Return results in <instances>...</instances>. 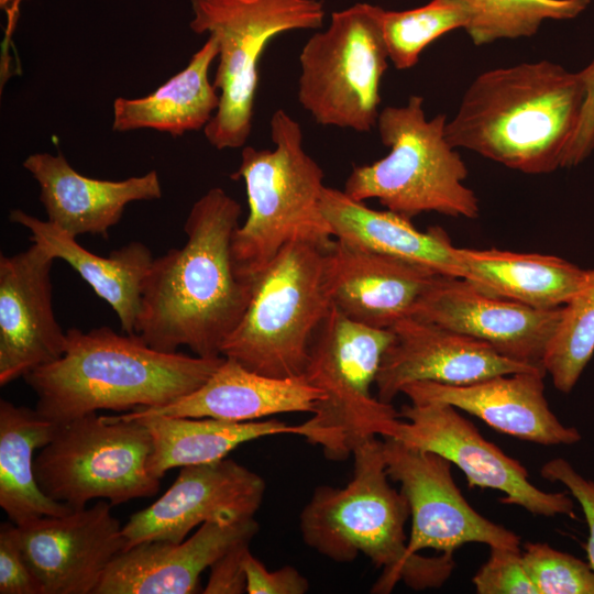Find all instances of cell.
Returning a JSON list of instances; mask_svg holds the SVG:
<instances>
[{
    "mask_svg": "<svg viewBox=\"0 0 594 594\" xmlns=\"http://www.w3.org/2000/svg\"><path fill=\"white\" fill-rule=\"evenodd\" d=\"M240 204L213 187L191 207L187 241L153 260L136 324L151 348L173 353L188 346L197 356H222L224 341L243 318L252 282L241 278L232 258Z\"/></svg>",
    "mask_w": 594,
    "mask_h": 594,
    "instance_id": "cell-1",
    "label": "cell"
},
{
    "mask_svg": "<svg viewBox=\"0 0 594 594\" xmlns=\"http://www.w3.org/2000/svg\"><path fill=\"white\" fill-rule=\"evenodd\" d=\"M585 84L550 61L480 74L464 92L446 139L525 174H548L563 162L576 132Z\"/></svg>",
    "mask_w": 594,
    "mask_h": 594,
    "instance_id": "cell-2",
    "label": "cell"
},
{
    "mask_svg": "<svg viewBox=\"0 0 594 594\" xmlns=\"http://www.w3.org/2000/svg\"><path fill=\"white\" fill-rule=\"evenodd\" d=\"M63 355L29 372L35 409L56 426L101 409L168 405L199 388L223 361L162 352L109 327L66 332Z\"/></svg>",
    "mask_w": 594,
    "mask_h": 594,
    "instance_id": "cell-3",
    "label": "cell"
},
{
    "mask_svg": "<svg viewBox=\"0 0 594 594\" xmlns=\"http://www.w3.org/2000/svg\"><path fill=\"white\" fill-rule=\"evenodd\" d=\"M351 481L341 488L318 486L300 514L304 542L330 560L367 557L383 570L372 593H389L398 582L416 591L438 588L454 569L453 554L407 553L405 495L388 482L383 440L371 437L352 452Z\"/></svg>",
    "mask_w": 594,
    "mask_h": 594,
    "instance_id": "cell-4",
    "label": "cell"
},
{
    "mask_svg": "<svg viewBox=\"0 0 594 594\" xmlns=\"http://www.w3.org/2000/svg\"><path fill=\"white\" fill-rule=\"evenodd\" d=\"M273 150L244 146L232 179H243L249 215L232 237L237 274L251 282L288 243L329 249L334 234L323 216V170L302 147L300 124L277 109L270 121Z\"/></svg>",
    "mask_w": 594,
    "mask_h": 594,
    "instance_id": "cell-5",
    "label": "cell"
},
{
    "mask_svg": "<svg viewBox=\"0 0 594 594\" xmlns=\"http://www.w3.org/2000/svg\"><path fill=\"white\" fill-rule=\"evenodd\" d=\"M393 338L391 328L358 322L333 305L316 329L304 376L323 396L299 428L327 459L342 461L367 438L393 437L398 411L371 394Z\"/></svg>",
    "mask_w": 594,
    "mask_h": 594,
    "instance_id": "cell-6",
    "label": "cell"
},
{
    "mask_svg": "<svg viewBox=\"0 0 594 594\" xmlns=\"http://www.w3.org/2000/svg\"><path fill=\"white\" fill-rule=\"evenodd\" d=\"M447 119L428 120L424 98L410 96L402 107H385L376 125L388 154L354 166L343 191L354 200L377 199L387 210L411 219L435 211L475 219V193L464 185L468 168L446 139Z\"/></svg>",
    "mask_w": 594,
    "mask_h": 594,
    "instance_id": "cell-7",
    "label": "cell"
},
{
    "mask_svg": "<svg viewBox=\"0 0 594 594\" xmlns=\"http://www.w3.org/2000/svg\"><path fill=\"white\" fill-rule=\"evenodd\" d=\"M327 250L290 242L252 278L250 304L222 356L272 377L304 375L311 338L332 305Z\"/></svg>",
    "mask_w": 594,
    "mask_h": 594,
    "instance_id": "cell-8",
    "label": "cell"
},
{
    "mask_svg": "<svg viewBox=\"0 0 594 594\" xmlns=\"http://www.w3.org/2000/svg\"><path fill=\"white\" fill-rule=\"evenodd\" d=\"M189 28L212 35L219 47L213 85L219 107L205 127L217 150L245 145L253 124L258 64L267 44L282 33L322 25L320 0H190Z\"/></svg>",
    "mask_w": 594,
    "mask_h": 594,
    "instance_id": "cell-9",
    "label": "cell"
},
{
    "mask_svg": "<svg viewBox=\"0 0 594 594\" xmlns=\"http://www.w3.org/2000/svg\"><path fill=\"white\" fill-rule=\"evenodd\" d=\"M147 428L136 419L92 413L56 428L34 459L42 492L72 509L101 498L112 506L154 496L161 479L148 470Z\"/></svg>",
    "mask_w": 594,
    "mask_h": 594,
    "instance_id": "cell-10",
    "label": "cell"
},
{
    "mask_svg": "<svg viewBox=\"0 0 594 594\" xmlns=\"http://www.w3.org/2000/svg\"><path fill=\"white\" fill-rule=\"evenodd\" d=\"M377 10L355 3L336 11L304 45L298 100L317 123L358 132L376 125L389 59Z\"/></svg>",
    "mask_w": 594,
    "mask_h": 594,
    "instance_id": "cell-11",
    "label": "cell"
},
{
    "mask_svg": "<svg viewBox=\"0 0 594 594\" xmlns=\"http://www.w3.org/2000/svg\"><path fill=\"white\" fill-rule=\"evenodd\" d=\"M393 439L435 452L457 465L470 487L504 493L501 501L518 505L534 515L575 517L574 502L568 493H549L530 481L528 471L487 441L457 408L442 403L404 405Z\"/></svg>",
    "mask_w": 594,
    "mask_h": 594,
    "instance_id": "cell-12",
    "label": "cell"
},
{
    "mask_svg": "<svg viewBox=\"0 0 594 594\" xmlns=\"http://www.w3.org/2000/svg\"><path fill=\"white\" fill-rule=\"evenodd\" d=\"M382 439L388 476L399 483L410 509L408 556L424 549L453 554L470 542L519 548L520 538L516 534L469 505L453 481L450 461L393 438Z\"/></svg>",
    "mask_w": 594,
    "mask_h": 594,
    "instance_id": "cell-13",
    "label": "cell"
},
{
    "mask_svg": "<svg viewBox=\"0 0 594 594\" xmlns=\"http://www.w3.org/2000/svg\"><path fill=\"white\" fill-rule=\"evenodd\" d=\"M264 493L263 477L231 459L183 466L169 488L122 527L125 548L154 540L182 542L206 522L249 520Z\"/></svg>",
    "mask_w": 594,
    "mask_h": 594,
    "instance_id": "cell-14",
    "label": "cell"
},
{
    "mask_svg": "<svg viewBox=\"0 0 594 594\" xmlns=\"http://www.w3.org/2000/svg\"><path fill=\"white\" fill-rule=\"evenodd\" d=\"M562 308L536 309L484 294L464 278L438 274L410 317L465 334L509 360L544 370L543 358Z\"/></svg>",
    "mask_w": 594,
    "mask_h": 594,
    "instance_id": "cell-15",
    "label": "cell"
},
{
    "mask_svg": "<svg viewBox=\"0 0 594 594\" xmlns=\"http://www.w3.org/2000/svg\"><path fill=\"white\" fill-rule=\"evenodd\" d=\"M111 507L101 499L18 526L24 558L45 594H95L109 564L127 547Z\"/></svg>",
    "mask_w": 594,
    "mask_h": 594,
    "instance_id": "cell-16",
    "label": "cell"
},
{
    "mask_svg": "<svg viewBox=\"0 0 594 594\" xmlns=\"http://www.w3.org/2000/svg\"><path fill=\"white\" fill-rule=\"evenodd\" d=\"M56 258L33 243L0 255V385L59 359L66 332L52 304L51 271Z\"/></svg>",
    "mask_w": 594,
    "mask_h": 594,
    "instance_id": "cell-17",
    "label": "cell"
},
{
    "mask_svg": "<svg viewBox=\"0 0 594 594\" xmlns=\"http://www.w3.org/2000/svg\"><path fill=\"white\" fill-rule=\"evenodd\" d=\"M375 385L387 404L414 382L464 385L495 375L544 371L509 360L488 344L433 322L406 317L391 327ZM546 372V371H544Z\"/></svg>",
    "mask_w": 594,
    "mask_h": 594,
    "instance_id": "cell-18",
    "label": "cell"
},
{
    "mask_svg": "<svg viewBox=\"0 0 594 594\" xmlns=\"http://www.w3.org/2000/svg\"><path fill=\"white\" fill-rule=\"evenodd\" d=\"M544 371L495 375L464 385L414 382L402 389L411 404L442 403L482 419L488 426L520 440L540 444H572L581 440L549 408Z\"/></svg>",
    "mask_w": 594,
    "mask_h": 594,
    "instance_id": "cell-19",
    "label": "cell"
},
{
    "mask_svg": "<svg viewBox=\"0 0 594 594\" xmlns=\"http://www.w3.org/2000/svg\"><path fill=\"white\" fill-rule=\"evenodd\" d=\"M437 275L422 265L338 238L327 250L331 304L371 327L391 328L410 317Z\"/></svg>",
    "mask_w": 594,
    "mask_h": 594,
    "instance_id": "cell-20",
    "label": "cell"
},
{
    "mask_svg": "<svg viewBox=\"0 0 594 594\" xmlns=\"http://www.w3.org/2000/svg\"><path fill=\"white\" fill-rule=\"evenodd\" d=\"M258 531L254 518L233 525L206 522L182 542L145 541L122 550L95 594H193L201 573L224 552Z\"/></svg>",
    "mask_w": 594,
    "mask_h": 594,
    "instance_id": "cell-21",
    "label": "cell"
},
{
    "mask_svg": "<svg viewBox=\"0 0 594 594\" xmlns=\"http://www.w3.org/2000/svg\"><path fill=\"white\" fill-rule=\"evenodd\" d=\"M22 166L40 187L47 221L74 238L92 234L107 239L128 204L162 197L156 170L123 180L96 179L74 169L62 153H34Z\"/></svg>",
    "mask_w": 594,
    "mask_h": 594,
    "instance_id": "cell-22",
    "label": "cell"
},
{
    "mask_svg": "<svg viewBox=\"0 0 594 594\" xmlns=\"http://www.w3.org/2000/svg\"><path fill=\"white\" fill-rule=\"evenodd\" d=\"M322 396L304 375L272 377L223 356L221 364L196 391L162 407L132 411L244 422L277 414H312Z\"/></svg>",
    "mask_w": 594,
    "mask_h": 594,
    "instance_id": "cell-23",
    "label": "cell"
},
{
    "mask_svg": "<svg viewBox=\"0 0 594 594\" xmlns=\"http://www.w3.org/2000/svg\"><path fill=\"white\" fill-rule=\"evenodd\" d=\"M9 219L30 231L31 242L67 262L111 306L122 331L135 334L142 292L154 260L144 243L130 242L103 257L82 248L76 238L50 221L21 209H12Z\"/></svg>",
    "mask_w": 594,
    "mask_h": 594,
    "instance_id": "cell-24",
    "label": "cell"
},
{
    "mask_svg": "<svg viewBox=\"0 0 594 594\" xmlns=\"http://www.w3.org/2000/svg\"><path fill=\"white\" fill-rule=\"evenodd\" d=\"M321 209L334 238L393 255L444 276L462 277L457 250L440 227L419 231L409 219L374 210L343 190L324 187Z\"/></svg>",
    "mask_w": 594,
    "mask_h": 594,
    "instance_id": "cell-25",
    "label": "cell"
},
{
    "mask_svg": "<svg viewBox=\"0 0 594 594\" xmlns=\"http://www.w3.org/2000/svg\"><path fill=\"white\" fill-rule=\"evenodd\" d=\"M457 254L461 278L480 292L542 310L568 304L587 275L573 263L548 254L463 248Z\"/></svg>",
    "mask_w": 594,
    "mask_h": 594,
    "instance_id": "cell-26",
    "label": "cell"
},
{
    "mask_svg": "<svg viewBox=\"0 0 594 594\" xmlns=\"http://www.w3.org/2000/svg\"><path fill=\"white\" fill-rule=\"evenodd\" d=\"M218 54V43L209 35L187 66L156 90L135 99L117 98L112 130L153 129L180 136L205 129L220 101L218 89L209 80V69Z\"/></svg>",
    "mask_w": 594,
    "mask_h": 594,
    "instance_id": "cell-27",
    "label": "cell"
},
{
    "mask_svg": "<svg viewBox=\"0 0 594 594\" xmlns=\"http://www.w3.org/2000/svg\"><path fill=\"white\" fill-rule=\"evenodd\" d=\"M119 415L140 420L147 428L153 442L148 470L157 479L174 468L224 459L249 441L276 435L300 436L299 425L290 426L276 419L233 422L212 418L141 415L135 411Z\"/></svg>",
    "mask_w": 594,
    "mask_h": 594,
    "instance_id": "cell-28",
    "label": "cell"
},
{
    "mask_svg": "<svg viewBox=\"0 0 594 594\" xmlns=\"http://www.w3.org/2000/svg\"><path fill=\"white\" fill-rule=\"evenodd\" d=\"M56 428L36 409L0 400V506L16 526L74 510L46 496L34 473V452L53 439Z\"/></svg>",
    "mask_w": 594,
    "mask_h": 594,
    "instance_id": "cell-29",
    "label": "cell"
},
{
    "mask_svg": "<svg viewBox=\"0 0 594 594\" xmlns=\"http://www.w3.org/2000/svg\"><path fill=\"white\" fill-rule=\"evenodd\" d=\"M466 16L464 30L475 45L528 37L546 20H569L581 14L590 0H448Z\"/></svg>",
    "mask_w": 594,
    "mask_h": 594,
    "instance_id": "cell-30",
    "label": "cell"
},
{
    "mask_svg": "<svg viewBox=\"0 0 594 594\" xmlns=\"http://www.w3.org/2000/svg\"><path fill=\"white\" fill-rule=\"evenodd\" d=\"M594 353V268L562 308L542 366L554 387L570 393Z\"/></svg>",
    "mask_w": 594,
    "mask_h": 594,
    "instance_id": "cell-31",
    "label": "cell"
},
{
    "mask_svg": "<svg viewBox=\"0 0 594 594\" xmlns=\"http://www.w3.org/2000/svg\"><path fill=\"white\" fill-rule=\"evenodd\" d=\"M377 13L389 61L402 70L414 67L422 51L441 35L466 24L462 9L448 0L404 11L378 7Z\"/></svg>",
    "mask_w": 594,
    "mask_h": 594,
    "instance_id": "cell-32",
    "label": "cell"
},
{
    "mask_svg": "<svg viewBox=\"0 0 594 594\" xmlns=\"http://www.w3.org/2000/svg\"><path fill=\"white\" fill-rule=\"evenodd\" d=\"M521 557L538 594H594L588 563L541 542H527Z\"/></svg>",
    "mask_w": 594,
    "mask_h": 594,
    "instance_id": "cell-33",
    "label": "cell"
},
{
    "mask_svg": "<svg viewBox=\"0 0 594 594\" xmlns=\"http://www.w3.org/2000/svg\"><path fill=\"white\" fill-rule=\"evenodd\" d=\"M472 582L479 594H538L519 548L490 547V557Z\"/></svg>",
    "mask_w": 594,
    "mask_h": 594,
    "instance_id": "cell-34",
    "label": "cell"
},
{
    "mask_svg": "<svg viewBox=\"0 0 594 594\" xmlns=\"http://www.w3.org/2000/svg\"><path fill=\"white\" fill-rule=\"evenodd\" d=\"M0 594H45L24 558L18 526L12 521L0 526Z\"/></svg>",
    "mask_w": 594,
    "mask_h": 594,
    "instance_id": "cell-35",
    "label": "cell"
},
{
    "mask_svg": "<svg viewBox=\"0 0 594 594\" xmlns=\"http://www.w3.org/2000/svg\"><path fill=\"white\" fill-rule=\"evenodd\" d=\"M540 473L548 481L563 484L569 494L581 505L588 527V538L585 544L587 563L594 572V481L583 477L562 458H556L544 463Z\"/></svg>",
    "mask_w": 594,
    "mask_h": 594,
    "instance_id": "cell-36",
    "label": "cell"
},
{
    "mask_svg": "<svg viewBox=\"0 0 594 594\" xmlns=\"http://www.w3.org/2000/svg\"><path fill=\"white\" fill-rule=\"evenodd\" d=\"M243 566L249 594H305L309 588L308 580L294 566L270 571L251 551L246 553Z\"/></svg>",
    "mask_w": 594,
    "mask_h": 594,
    "instance_id": "cell-37",
    "label": "cell"
},
{
    "mask_svg": "<svg viewBox=\"0 0 594 594\" xmlns=\"http://www.w3.org/2000/svg\"><path fill=\"white\" fill-rule=\"evenodd\" d=\"M250 551V541L238 543L219 557L209 568L205 594L246 593V578L243 561Z\"/></svg>",
    "mask_w": 594,
    "mask_h": 594,
    "instance_id": "cell-38",
    "label": "cell"
},
{
    "mask_svg": "<svg viewBox=\"0 0 594 594\" xmlns=\"http://www.w3.org/2000/svg\"><path fill=\"white\" fill-rule=\"evenodd\" d=\"M580 75L585 84L586 97L576 132L565 154L563 167L582 163L594 150V59Z\"/></svg>",
    "mask_w": 594,
    "mask_h": 594,
    "instance_id": "cell-39",
    "label": "cell"
},
{
    "mask_svg": "<svg viewBox=\"0 0 594 594\" xmlns=\"http://www.w3.org/2000/svg\"><path fill=\"white\" fill-rule=\"evenodd\" d=\"M20 1H22V0H0V7H1L2 9H7L8 6H9L11 2H13V6H15V4H19Z\"/></svg>",
    "mask_w": 594,
    "mask_h": 594,
    "instance_id": "cell-40",
    "label": "cell"
}]
</instances>
